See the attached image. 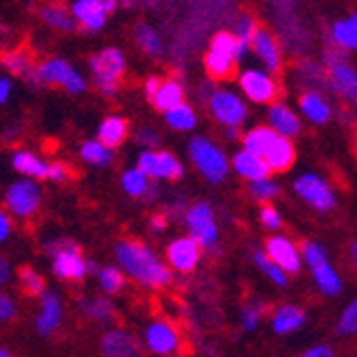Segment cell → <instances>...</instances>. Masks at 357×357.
I'll use <instances>...</instances> for the list:
<instances>
[{
  "label": "cell",
  "instance_id": "obj_1",
  "mask_svg": "<svg viewBox=\"0 0 357 357\" xmlns=\"http://www.w3.org/2000/svg\"><path fill=\"white\" fill-rule=\"evenodd\" d=\"M116 259L128 276L142 282L144 287H165L172 282V272L160 259L142 242L124 240L116 244Z\"/></svg>",
  "mask_w": 357,
  "mask_h": 357
},
{
  "label": "cell",
  "instance_id": "obj_2",
  "mask_svg": "<svg viewBox=\"0 0 357 357\" xmlns=\"http://www.w3.org/2000/svg\"><path fill=\"white\" fill-rule=\"evenodd\" d=\"M238 62V39L234 32L220 30L212 37L210 41V50L204 58L206 71L212 79H231L234 77V69Z\"/></svg>",
  "mask_w": 357,
  "mask_h": 357
},
{
  "label": "cell",
  "instance_id": "obj_3",
  "mask_svg": "<svg viewBox=\"0 0 357 357\" xmlns=\"http://www.w3.org/2000/svg\"><path fill=\"white\" fill-rule=\"evenodd\" d=\"M43 250L54 257V274L62 280L77 282L88 272V264L82 259V248L73 240H52L43 246Z\"/></svg>",
  "mask_w": 357,
  "mask_h": 357
},
{
  "label": "cell",
  "instance_id": "obj_4",
  "mask_svg": "<svg viewBox=\"0 0 357 357\" xmlns=\"http://www.w3.org/2000/svg\"><path fill=\"white\" fill-rule=\"evenodd\" d=\"M188 154L192 158V163L197 165V169L210 180L212 184H218L229 174V163L222 150H218L212 142L206 137H192L188 144Z\"/></svg>",
  "mask_w": 357,
  "mask_h": 357
},
{
  "label": "cell",
  "instance_id": "obj_5",
  "mask_svg": "<svg viewBox=\"0 0 357 357\" xmlns=\"http://www.w3.org/2000/svg\"><path fill=\"white\" fill-rule=\"evenodd\" d=\"M90 69L101 94L114 96L118 92V82L124 73V56L116 47H105L103 52L90 56Z\"/></svg>",
  "mask_w": 357,
  "mask_h": 357
},
{
  "label": "cell",
  "instance_id": "obj_6",
  "mask_svg": "<svg viewBox=\"0 0 357 357\" xmlns=\"http://www.w3.org/2000/svg\"><path fill=\"white\" fill-rule=\"evenodd\" d=\"M37 82L39 84H54L71 94H79L86 90L84 77L62 58H50L37 67Z\"/></svg>",
  "mask_w": 357,
  "mask_h": 357
},
{
  "label": "cell",
  "instance_id": "obj_7",
  "mask_svg": "<svg viewBox=\"0 0 357 357\" xmlns=\"http://www.w3.org/2000/svg\"><path fill=\"white\" fill-rule=\"evenodd\" d=\"M186 225L190 229L192 240L197 242L202 248H214L216 240H218V229L214 225V212L206 202H197L192 208H188L186 212Z\"/></svg>",
  "mask_w": 357,
  "mask_h": 357
},
{
  "label": "cell",
  "instance_id": "obj_8",
  "mask_svg": "<svg viewBox=\"0 0 357 357\" xmlns=\"http://www.w3.org/2000/svg\"><path fill=\"white\" fill-rule=\"evenodd\" d=\"M137 169L148 178H163V180H180L184 176L182 163L167 150L142 152L137 158Z\"/></svg>",
  "mask_w": 357,
  "mask_h": 357
},
{
  "label": "cell",
  "instance_id": "obj_9",
  "mask_svg": "<svg viewBox=\"0 0 357 357\" xmlns=\"http://www.w3.org/2000/svg\"><path fill=\"white\" fill-rule=\"evenodd\" d=\"M294 188L308 206H312L319 212H330L336 206V197H334L332 188L314 174H306V176L298 178Z\"/></svg>",
  "mask_w": 357,
  "mask_h": 357
},
{
  "label": "cell",
  "instance_id": "obj_10",
  "mask_svg": "<svg viewBox=\"0 0 357 357\" xmlns=\"http://www.w3.org/2000/svg\"><path fill=\"white\" fill-rule=\"evenodd\" d=\"M39 202H41L39 186L35 182H30V180H22V182L11 184L9 190H7V197H5L7 208L20 218L35 214L37 208H39Z\"/></svg>",
  "mask_w": 357,
  "mask_h": 357
},
{
  "label": "cell",
  "instance_id": "obj_11",
  "mask_svg": "<svg viewBox=\"0 0 357 357\" xmlns=\"http://www.w3.org/2000/svg\"><path fill=\"white\" fill-rule=\"evenodd\" d=\"M210 109L220 124L229 126V128L240 126L246 118V105L242 103V99L238 94L227 92V90H216L212 94Z\"/></svg>",
  "mask_w": 357,
  "mask_h": 357
},
{
  "label": "cell",
  "instance_id": "obj_12",
  "mask_svg": "<svg viewBox=\"0 0 357 357\" xmlns=\"http://www.w3.org/2000/svg\"><path fill=\"white\" fill-rule=\"evenodd\" d=\"M146 344L156 355H174L180 349V334L169 321H154L146 328Z\"/></svg>",
  "mask_w": 357,
  "mask_h": 357
},
{
  "label": "cell",
  "instance_id": "obj_13",
  "mask_svg": "<svg viewBox=\"0 0 357 357\" xmlns=\"http://www.w3.org/2000/svg\"><path fill=\"white\" fill-rule=\"evenodd\" d=\"M240 86H242L244 94L255 103H270L280 94V88L276 86V82L270 75H266L261 71H255V69L244 71L240 75Z\"/></svg>",
  "mask_w": 357,
  "mask_h": 357
},
{
  "label": "cell",
  "instance_id": "obj_14",
  "mask_svg": "<svg viewBox=\"0 0 357 357\" xmlns=\"http://www.w3.org/2000/svg\"><path fill=\"white\" fill-rule=\"evenodd\" d=\"M199 257H202V246L192 238H180L167 246L169 264L180 272H192L199 264Z\"/></svg>",
  "mask_w": 357,
  "mask_h": 357
},
{
  "label": "cell",
  "instance_id": "obj_15",
  "mask_svg": "<svg viewBox=\"0 0 357 357\" xmlns=\"http://www.w3.org/2000/svg\"><path fill=\"white\" fill-rule=\"evenodd\" d=\"M266 252H268V257L272 259V261L278 268H282L284 272H291V274L300 272V266H302L300 252H298V248L291 244L287 238H280V236L270 238L266 242Z\"/></svg>",
  "mask_w": 357,
  "mask_h": 357
},
{
  "label": "cell",
  "instance_id": "obj_16",
  "mask_svg": "<svg viewBox=\"0 0 357 357\" xmlns=\"http://www.w3.org/2000/svg\"><path fill=\"white\" fill-rule=\"evenodd\" d=\"M252 50L255 54L264 60V64L270 69V73H280V47L272 30L266 26H259L257 35L252 39Z\"/></svg>",
  "mask_w": 357,
  "mask_h": 357
},
{
  "label": "cell",
  "instance_id": "obj_17",
  "mask_svg": "<svg viewBox=\"0 0 357 357\" xmlns=\"http://www.w3.org/2000/svg\"><path fill=\"white\" fill-rule=\"evenodd\" d=\"M101 351L105 357H139V342L122 330L107 332L101 340Z\"/></svg>",
  "mask_w": 357,
  "mask_h": 357
},
{
  "label": "cell",
  "instance_id": "obj_18",
  "mask_svg": "<svg viewBox=\"0 0 357 357\" xmlns=\"http://www.w3.org/2000/svg\"><path fill=\"white\" fill-rule=\"evenodd\" d=\"M328 82L336 94L344 96V99L351 103H357V71L353 67H349L347 62L336 64V67H330Z\"/></svg>",
  "mask_w": 357,
  "mask_h": 357
},
{
  "label": "cell",
  "instance_id": "obj_19",
  "mask_svg": "<svg viewBox=\"0 0 357 357\" xmlns=\"http://www.w3.org/2000/svg\"><path fill=\"white\" fill-rule=\"evenodd\" d=\"M234 167L240 176H244L250 182H259V180H268L270 176V165L261 156L250 154L248 150H242L234 156Z\"/></svg>",
  "mask_w": 357,
  "mask_h": 357
},
{
  "label": "cell",
  "instance_id": "obj_20",
  "mask_svg": "<svg viewBox=\"0 0 357 357\" xmlns=\"http://www.w3.org/2000/svg\"><path fill=\"white\" fill-rule=\"evenodd\" d=\"M60 319H62V306L56 294H47L43 296V306H41V314L37 319V332L41 336H52L58 326H60Z\"/></svg>",
  "mask_w": 357,
  "mask_h": 357
},
{
  "label": "cell",
  "instance_id": "obj_21",
  "mask_svg": "<svg viewBox=\"0 0 357 357\" xmlns=\"http://www.w3.org/2000/svg\"><path fill=\"white\" fill-rule=\"evenodd\" d=\"M182 99H184V88H182V84L176 82V79H163V84H160L158 92L152 96V105L158 112L167 114V112L184 105Z\"/></svg>",
  "mask_w": 357,
  "mask_h": 357
},
{
  "label": "cell",
  "instance_id": "obj_22",
  "mask_svg": "<svg viewBox=\"0 0 357 357\" xmlns=\"http://www.w3.org/2000/svg\"><path fill=\"white\" fill-rule=\"evenodd\" d=\"M122 188L131 195V197H137V199H146V202H154L156 195H158V188L156 184H152L148 180L146 174H142L139 169H131L122 176Z\"/></svg>",
  "mask_w": 357,
  "mask_h": 357
},
{
  "label": "cell",
  "instance_id": "obj_23",
  "mask_svg": "<svg viewBox=\"0 0 357 357\" xmlns=\"http://www.w3.org/2000/svg\"><path fill=\"white\" fill-rule=\"evenodd\" d=\"M73 15L88 28V30H99L105 24L107 11L103 9L101 0H79L73 5Z\"/></svg>",
  "mask_w": 357,
  "mask_h": 357
},
{
  "label": "cell",
  "instance_id": "obj_24",
  "mask_svg": "<svg viewBox=\"0 0 357 357\" xmlns=\"http://www.w3.org/2000/svg\"><path fill=\"white\" fill-rule=\"evenodd\" d=\"M13 167L20 172V174H26L30 178H39V180H50L52 176V165L50 163H43L41 158H37L32 152H26V150H20L13 154L11 158Z\"/></svg>",
  "mask_w": 357,
  "mask_h": 357
},
{
  "label": "cell",
  "instance_id": "obj_25",
  "mask_svg": "<svg viewBox=\"0 0 357 357\" xmlns=\"http://www.w3.org/2000/svg\"><path fill=\"white\" fill-rule=\"evenodd\" d=\"M266 163L270 165L272 172H287L291 165H294L296 160V150H294V144H291L287 137L278 135L274 146L270 148V152L266 154Z\"/></svg>",
  "mask_w": 357,
  "mask_h": 357
},
{
  "label": "cell",
  "instance_id": "obj_26",
  "mask_svg": "<svg viewBox=\"0 0 357 357\" xmlns=\"http://www.w3.org/2000/svg\"><path fill=\"white\" fill-rule=\"evenodd\" d=\"M5 67L13 73V75H20L24 79H28V84H39L37 82V69H35V62H32V54L26 52V50H15L11 54H7L3 58Z\"/></svg>",
  "mask_w": 357,
  "mask_h": 357
},
{
  "label": "cell",
  "instance_id": "obj_27",
  "mask_svg": "<svg viewBox=\"0 0 357 357\" xmlns=\"http://www.w3.org/2000/svg\"><path fill=\"white\" fill-rule=\"evenodd\" d=\"M276 137H278V133L274 131V128H270V126H257V128H252V131L246 133L244 150H248L250 154H257V156L266 158V154L274 146Z\"/></svg>",
  "mask_w": 357,
  "mask_h": 357
},
{
  "label": "cell",
  "instance_id": "obj_28",
  "mask_svg": "<svg viewBox=\"0 0 357 357\" xmlns=\"http://www.w3.org/2000/svg\"><path fill=\"white\" fill-rule=\"evenodd\" d=\"M126 135H128V122L120 116H109L99 126V142L109 150L118 148L126 139Z\"/></svg>",
  "mask_w": 357,
  "mask_h": 357
},
{
  "label": "cell",
  "instance_id": "obj_29",
  "mask_svg": "<svg viewBox=\"0 0 357 357\" xmlns=\"http://www.w3.org/2000/svg\"><path fill=\"white\" fill-rule=\"evenodd\" d=\"M270 122H272V126L278 131V135H282V137L298 135L300 128H302L300 118L294 112H291L287 105H280V103H276V105L270 107Z\"/></svg>",
  "mask_w": 357,
  "mask_h": 357
},
{
  "label": "cell",
  "instance_id": "obj_30",
  "mask_svg": "<svg viewBox=\"0 0 357 357\" xmlns=\"http://www.w3.org/2000/svg\"><path fill=\"white\" fill-rule=\"evenodd\" d=\"M312 270V276L319 284V289L323 291V294H328V296H338L340 294V289H342V280L340 276L332 270L330 261L328 259H321V261L308 266Z\"/></svg>",
  "mask_w": 357,
  "mask_h": 357
},
{
  "label": "cell",
  "instance_id": "obj_31",
  "mask_svg": "<svg viewBox=\"0 0 357 357\" xmlns=\"http://www.w3.org/2000/svg\"><path fill=\"white\" fill-rule=\"evenodd\" d=\"M300 107L304 112V116L308 120H312L314 124H326L330 118H332V109L330 105L326 103L321 94L317 92H304L300 96Z\"/></svg>",
  "mask_w": 357,
  "mask_h": 357
},
{
  "label": "cell",
  "instance_id": "obj_32",
  "mask_svg": "<svg viewBox=\"0 0 357 357\" xmlns=\"http://www.w3.org/2000/svg\"><path fill=\"white\" fill-rule=\"evenodd\" d=\"M304 321H306L304 310H300L298 306H282L272 319V328L276 334H291L298 328H302Z\"/></svg>",
  "mask_w": 357,
  "mask_h": 357
},
{
  "label": "cell",
  "instance_id": "obj_33",
  "mask_svg": "<svg viewBox=\"0 0 357 357\" xmlns=\"http://www.w3.org/2000/svg\"><path fill=\"white\" fill-rule=\"evenodd\" d=\"M332 41L340 50H357V13L340 20L332 26Z\"/></svg>",
  "mask_w": 357,
  "mask_h": 357
},
{
  "label": "cell",
  "instance_id": "obj_34",
  "mask_svg": "<svg viewBox=\"0 0 357 357\" xmlns=\"http://www.w3.org/2000/svg\"><path fill=\"white\" fill-rule=\"evenodd\" d=\"M39 17L47 26H52L54 30H60V32H73V30H77V22L73 20V15L67 13V11H64L62 7H58V5H45V7H41Z\"/></svg>",
  "mask_w": 357,
  "mask_h": 357
},
{
  "label": "cell",
  "instance_id": "obj_35",
  "mask_svg": "<svg viewBox=\"0 0 357 357\" xmlns=\"http://www.w3.org/2000/svg\"><path fill=\"white\" fill-rule=\"evenodd\" d=\"M257 20L250 15V13H242L238 20H236V30H234V35L238 39V60L244 58V54L248 52V47L252 45V39L257 35Z\"/></svg>",
  "mask_w": 357,
  "mask_h": 357
},
{
  "label": "cell",
  "instance_id": "obj_36",
  "mask_svg": "<svg viewBox=\"0 0 357 357\" xmlns=\"http://www.w3.org/2000/svg\"><path fill=\"white\" fill-rule=\"evenodd\" d=\"M135 41L148 56H152V58L163 56V43H160V37L156 35V30L150 24L139 22L135 26Z\"/></svg>",
  "mask_w": 357,
  "mask_h": 357
},
{
  "label": "cell",
  "instance_id": "obj_37",
  "mask_svg": "<svg viewBox=\"0 0 357 357\" xmlns=\"http://www.w3.org/2000/svg\"><path fill=\"white\" fill-rule=\"evenodd\" d=\"M82 158L86 160V163L94 165V167H107L112 163V150L107 146H103L101 142H86L82 146Z\"/></svg>",
  "mask_w": 357,
  "mask_h": 357
},
{
  "label": "cell",
  "instance_id": "obj_38",
  "mask_svg": "<svg viewBox=\"0 0 357 357\" xmlns=\"http://www.w3.org/2000/svg\"><path fill=\"white\" fill-rule=\"evenodd\" d=\"M165 122L176 128V131H190V128L195 126V122H197V116H195V112L184 103L172 112L165 114Z\"/></svg>",
  "mask_w": 357,
  "mask_h": 357
},
{
  "label": "cell",
  "instance_id": "obj_39",
  "mask_svg": "<svg viewBox=\"0 0 357 357\" xmlns=\"http://www.w3.org/2000/svg\"><path fill=\"white\" fill-rule=\"evenodd\" d=\"M255 264L264 270V274L272 280V282H276L278 287H284L287 284V272L282 270V268H278L272 259L268 257V252H261V250H257L255 252Z\"/></svg>",
  "mask_w": 357,
  "mask_h": 357
},
{
  "label": "cell",
  "instance_id": "obj_40",
  "mask_svg": "<svg viewBox=\"0 0 357 357\" xmlns=\"http://www.w3.org/2000/svg\"><path fill=\"white\" fill-rule=\"evenodd\" d=\"M79 308L86 312V317L94 319V321H107L114 317V306L112 302L99 298V300H92V302H79Z\"/></svg>",
  "mask_w": 357,
  "mask_h": 357
},
{
  "label": "cell",
  "instance_id": "obj_41",
  "mask_svg": "<svg viewBox=\"0 0 357 357\" xmlns=\"http://www.w3.org/2000/svg\"><path fill=\"white\" fill-rule=\"evenodd\" d=\"M20 280H22V287L28 296H45V282L43 278L32 270V268H20Z\"/></svg>",
  "mask_w": 357,
  "mask_h": 357
},
{
  "label": "cell",
  "instance_id": "obj_42",
  "mask_svg": "<svg viewBox=\"0 0 357 357\" xmlns=\"http://www.w3.org/2000/svg\"><path fill=\"white\" fill-rule=\"evenodd\" d=\"M248 192L255 202H270L280 192V186L272 180H259V182H250Z\"/></svg>",
  "mask_w": 357,
  "mask_h": 357
},
{
  "label": "cell",
  "instance_id": "obj_43",
  "mask_svg": "<svg viewBox=\"0 0 357 357\" xmlns=\"http://www.w3.org/2000/svg\"><path fill=\"white\" fill-rule=\"evenodd\" d=\"M336 332L340 336H351V334H357V298L344 308V312L340 314L338 319V326H336Z\"/></svg>",
  "mask_w": 357,
  "mask_h": 357
},
{
  "label": "cell",
  "instance_id": "obj_44",
  "mask_svg": "<svg viewBox=\"0 0 357 357\" xmlns=\"http://www.w3.org/2000/svg\"><path fill=\"white\" fill-rule=\"evenodd\" d=\"M99 280H101V287L107 291V294H116V291H120L124 287V276L116 268H103L99 272Z\"/></svg>",
  "mask_w": 357,
  "mask_h": 357
},
{
  "label": "cell",
  "instance_id": "obj_45",
  "mask_svg": "<svg viewBox=\"0 0 357 357\" xmlns=\"http://www.w3.org/2000/svg\"><path fill=\"white\" fill-rule=\"evenodd\" d=\"M264 312H266V306H261V304H250V306H246L244 312H242V326H244V330L246 332H252L259 326V321H261Z\"/></svg>",
  "mask_w": 357,
  "mask_h": 357
},
{
  "label": "cell",
  "instance_id": "obj_46",
  "mask_svg": "<svg viewBox=\"0 0 357 357\" xmlns=\"http://www.w3.org/2000/svg\"><path fill=\"white\" fill-rule=\"evenodd\" d=\"M300 75H302V79L308 86L319 88L323 84V71H321L319 64H314V62H308V60L306 62H300Z\"/></svg>",
  "mask_w": 357,
  "mask_h": 357
},
{
  "label": "cell",
  "instance_id": "obj_47",
  "mask_svg": "<svg viewBox=\"0 0 357 357\" xmlns=\"http://www.w3.org/2000/svg\"><path fill=\"white\" fill-rule=\"evenodd\" d=\"M261 222L268 227V229H278V227H280V214L272 206H264L261 208Z\"/></svg>",
  "mask_w": 357,
  "mask_h": 357
},
{
  "label": "cell",
  "instance_id": "obj_48",
  "mask_svg": "<svg viewBox=\"0 0 357 357\" xmlns=\"http://www.w3.org/2000/svg\"><path fill=\"white\" fill-rule=\"evenodd\" d=\"M135 137H137V142H139L142 146H146V148L158 144V133L154 131V128H142V131H139Z\"/></svg>",
  "mask_w": 357,
  "mask_h": 357
},
{
  "label": "cell",
  "instance_id": "obj_49",
  "mask_svg": "<svg viewBox=\"0 0 357 357\" xmlns=\"http://www.w3.org/2000/svg\"><path fill=\"white\" fill-rule=\"evenodd\" d=\"M13 317H15L13 302L7 296H3V298H0V319H3V321H11Z\"/></svg>",
  "mask_w": 357,
  "mask_h": 357
},
{
  "label": "cell",
  "instance_id": "obj_50",
  "mask_svg": "<svg viewBox=\"0 0 357 357\" xmlns=\"http://www.w3.org/2000/svg\"><path fill=\"white\" fill-rule=\"evenodd\" d=\"M300 357H334V351L328 344H317V347L304 351Z\"/></svg>",
  "mask_w": 357,
  "mask_h": 357
},
{
  "label": "cell",
  "instance_id": "obj_51",
  "mask_svg": "<svg viewBox=\"0 0 357 357\" xmlns=\"http://www.w3.org/2000/svg\"><path fill=\"white\" fill-rule=\"evenodd\" d=\"M67 178H69L67 165H62V163H52V176H50L52 182H64Z\"/></svg>",
  "mask_w": 357,
  "mask_h": 357
},
{
  "label": "cell",
  "instance_id": "obj_52",
  "mask_svg": "<svg viewBox=\"0 0 357 357\" xmlns=\"http://www.w3.org/2000/svg\"><path fill=\"white\" fill-rule=\"evenodd\" d=\"M150 229H152L154 234L165 231V229H167V218H165L163 214H156V216H152V218H150Z\"/></svg>",
  "mask_w": 357,
  "mask_h": 357
},
{
  "label": "cell",
  "instance_id": "obj_53",
  "mask_svg": "<svg viewBox=\"0 0 357 357\" xmlns=\"http://www.w3.org/2000/svg\"><path fill=\"white\" fill-rule=\"evenodd\" d=\"M11 231V218L7 212H0V240H7Z\"/></svg>",
  "mask_w": 357,
  "mask_h": 357
},
{
  "label": "cell",
  "instance_id": "obj_54",
  "mask_svg": "<svg viewBox=\"0 0 357 357\" xmlns=\"http://www.w3.org/2000/svg\"><path fill=\"white\" fill-rule=\"evenodd\" d=\"M160 84H163V79L160 77H148V82H146V94H148V99L152 101V96L158 92V88H160Z\"/></svg>",
  "mask_w": 357,
  "mask_h": 357
},
{
  "label": "cell",
  "instance_id": "obj_55",
  "mask_svg": "<svg viewBox=\"0 0 357 357\" xmlns=\"http://www.w3.org/2000/svg\"><path fill=\"white\" fill-rule=\"evenodd\" d=\"M9 90H11V82L7 77H3L0 79V101L3 103H7V99H9Z\"/></svg>",
  "mask_w": 357,
  "mask_h": 357
},
{
  "label": "cell",
  "instance_id": "obj_56",
  "mask_svg": "<svg viewBox=\"0 0 357 357\" xmlns=\"http://www.w3.org/2000/svg\"><path fill=\"white\" fill-rule=\"evenodd\" d=\"M7 278H9V266H7V261H3L0 264V280L7 282Z\"/></svg>",
  "mask_w": 357,
  "mask_h": 357
},
{
  "label": "cell",
  "instance_id": "obj_57",
  "mask_svg": "<svg viewBox=\"0 0 357 357\" xmlns=\"http://www.w3.org/2000/svg\"><path fill=\"white\" fill-rule=\"evenodd\" d=\"M351 259H353V264L357 266V242L351 244Z\"/></svg>",
  "mask_w": 357,
  "mask_h": 357
},
{
  "label": "cell",
  "instance_id": "obj_58",
  "mask_svg": "<svg viewBox=\"0 0 357 357\" xmlns=\"http://www.w3.org/2000/svg\"><path fill=\"white\" fill-rule=\"evenodd\" d=\"M88 272H92V274L99 272V268H96V264H94V261H88Z\"/></svg>",
  "mask_w": 357,
  "mask_h": 357
},
{
  "label": "cell",
  "instance_id": "obj_59",
  "mask_svg": "<svg viewBox=\"0 0 357 357\" xmlns=\"http://www.w3.org/2000/svg\"><path fill=\"white\" fill-rule=\"evenodd\" d=\"M0 357H13V355H11L9 351H5V349H3V351H0Z\"/></svg>",
  "mask_w": 357,
  "mask_h": 357
}]
</instances>
